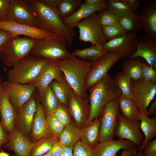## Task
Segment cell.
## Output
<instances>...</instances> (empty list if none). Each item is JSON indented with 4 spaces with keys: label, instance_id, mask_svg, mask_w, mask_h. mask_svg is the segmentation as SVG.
<instances>
[{
    "label": "cell",
    "instance_id": "1",
    "mask_svg": "<svg viewBox=\"0 0 156 156\" xmlns=\"http://www.w3.org/2000/svg\"><path fill=\"white\" fill-rule=\"evenodd\" d=\"M29 1L38 21L40 28L53 34L64 36L67 40V45H71L77 33L63 23L56 8L47 4L43 0Z\"/></svg>",
    "mask_w": 156,
    "mask_h": 156
},
{
    "label": "cell",
    "instance_id": "2",
    "mask_svg": "<svg viewBox=\"0 0 156 156\" xmlns=\"http://www.w3.org/2000/svg\"><path fill=\"white\" fill-rule=\"evenodd\" d=\"M89 90L90 113L88 123L99 118L107 104L118 98L122 94L113 78L108 73Z\"/></svg>",
    "mask_w": 156,
    "mask_h": 156
},
{
    "label": "cell",
    "instance_id": "3",
    "mask_svg": "<svg viewBox=\"0 0 156 156\" xmlns=\"http://www.w3.org/2000/svg\"><path fill=\"white\" fill-rule=\"evenodd\" d=\"M59 66L71 88L81 98H88L85 82L92 62L77 58L72 55L69 57L58 60Z\"/></svg>",
    "mask_w": 156,
    "mask_h": 156
},
{
    "label": "cell",
    "instance_id": "4",
    "mask_svg": "<svg viewBox=\"0 0 156 156\" xmlns=\"http://www.w3.org/2000/svg\"><path fill=\"white\" fill-rule=\"evenodd\" d=\"M49 59L31 54L16 63L7 73V81L22 84L35 83Z\"/></svg>",
    "mask_w": 156,
    "mask_h": 156
},
{
    "label": "cell",
    "instance_id": "5",
    "mask_svg": "<svg viewBox=\"0 0 156 156\" xmlns=\"http://www.w3.org/2000/svg\"><path fill=\"white\" fill-rule=\"evenodd\" d=\"M67 45L65 37L54 34L44 38L36 39L30 54L49 59L62 60L71 55L68 51Z\"/></svg>",
    "mask_w": 156,
    "mask_h": 156
},
{
    "label": "cell",
    "instance_id": "6",
    "mask_svg": "<svg viewBox=\"0 0 156 156\" xmlns=\"http://www.w3.org/2000/svg\"><path fill=\"white\" fill-rule=\"evenodd\" d=\"M35 41L36 39L27 36H13L0 54L3 64L7 67H12L30 54Z\"/></svg>",
    "mask_w": 156,
    "mask_h": 156
},
{
    "label": "cell",
    "instance_id": "7",
    "mask_svg": "<svg viewBox=\"0 0 156 156\" xmlns=\"http://www.w3.org/2000/svg\"><path fill=\"white\" fill-rule=\"evenodd\" d=\"M75 27L79 29L80 41L88 42L92 45L103 48L107 40L99 23L97 12L77 23Z\"/></svg>",
    "mask_w": 156,
    "mask_h": 156
},
{
    "label": "cell",
    "instance_id": "8",
    "mask_svg": "<svg viewBox=\"0 0 156 156\" xmlns=\"http://www.w3.org/2000/svg\"><path fill=\"white\" fill-rule=\"evenodd\" d=\"M120 112L118 98L111 101L105 105L100 117L99 142L114 140Z\"/></svg>",
    "mask_w": 156,
    "mask_h": 156
},
{
    "label": "cell",
    "instance_id": "9",
    "mask_svg": "<svg viewBox=\"0 0 156 156\" xmlns=\"http://www.w3.org/2000/svg\"><path fill=\"white\" fill-rule=\"evenodd\" d=\"M130 88L131 98L140 113L147 115L148 107L156 94V83L141 79L135 81L131 80Z\"/></svg>",
    "mask_w": 156,
    "mask_h": 156
},
{
    "label": "cell",
    "instance_id": "10",
    "mask_svg": "<svg viewBox=\"0 0 156 156\" xmlns=\"http://www.w3.org/2000/svg\"><path fill=\"white\" fill-rule=\"evenodd\" d=\"M1 86L16 112L29 100L37 87L36 83L22 84L7 81H2Z\"/></svg>",
    "mask_w": 156,
    "mask_h": 156
},
{
    "label": "cell",
    "instance_id": "11",
    "mask_svg": "<svg viewBox=\"0 0 156 156\" xmlns=\"http://www.w3.org/2000/svg\"><path fill=\"white\" fill-rule=\"evenodd\" d=\"M120 59L117 54L108 52L96 61L92 62L85 82L87 91L103 78L112 66Z\"/></svg>",
    "mask_w": 156,
    "mask_h": 156
},
{
    "label": "cell",
    "instance_id": "12",
    "mask_svg": "<svg viewBox=\"0 0 156 156\" xmlns=\"http://www.w3.org/2000/svg\"><path fill=\"white\" fill-rule=\"evenodd\" d=\"M8 19L40 28L38 21L29 0H11Z\"/></svg>",
    "mask_w": 156,
    "mask_h": 156
},
{
    "label": "cell",
    "instance_id": "13",
    "mask_svg": "<svg viewBox=\"0 0 156 156\" xmlns=\"http://www.w3.org/2000/svg\"><path fill=\"white\" fill-rule=\"evenodd\" d=\"M88 98L80 97L70 87L69 92L68 110L76 125L83 128L88 122L90 113V106Z\"/></svg>",
    "mask_w": 156,
    "mask_h": 156
},
{
    "label": "cell",
    "instance_id": "14",
    "mask_svg": "<svg viewBox=\"0 0 156 156\" xmlns=\"http://www.w3.org/2000/svg\"><path fill=\"white\" fill-rule=\"evenodd\" d=\"M137 33L127 32L120 37L106 42L103 48L107 52L118 54L120 59L127 58L135 51Z\"/></svg>",
    "mask_w": 156,
    "mask_h": 156
},
{
    "label": "cell",
    "instance_id": "15",
    "mask_svg": "<svg viewBox=\"0 0 156 156\" xmlns=\"http://www.w3.org/2000/svg\"><path fill=\"white\" fill-rule=\"evenodd\" d=\"M37 96L34 92L29 100L16 112L15 129L29 139L34 116L37 110Z\"/></svg>",
    "mask_w": 156,
    "mask_h": 156
},
{
    "label": "cell",
    "instance_id": "16",
    "mask_svg": "<svg viewBox=\"0 0 156 156\" xmlns=\"http://www.w3.org/2000/svg\"><path fill=\"white\" fill-rule=\"evenodd\" d=\"M119 139L132 142L139 148L144 139L141 132L140 121H132L125 119L121 113L119 114L118 124L114 136Z\"/></svg>",
    "mask_w": 156,
    "mask_h": 156
},
{
    "label": "cell",
    "instance_id": "17",
    "mask_svg": "<svg viewBox=\"0 0 156 156\" xmlns=\"http://www.w3.org/2000/svg\"><path fill=\"white\" fill-rule=\"evenodd\" d=\"M0 29L10 33L13 36L22 35L36 40L47 38L54 34L38 27L9 19L0 21Z\"/></svg>",
    "mask_w": 156,
    "mask_h": 156
},
{
    "label": "cell",
    "instance_id": "18",
    "mask_svg": "<svg viewBox=\"0 0 156 156\" xmlns=\"http://www.w3.org/2000/svg\"><path fill=\"white\" fill-rule=\"evenodd\" d=\"M138 13L141 21L144 34L156 39V1H147L139 8Z\"/></svg>",
    "mask_w": 156,
    "mask_h": 156
},
{
    "label": "cell",
    "instance_id": "19",
    "mask_svg": "<svg viewBox=\"0 0 156 156\" xmlns=\"http://www.w3.org/2000/svg\"><path fill=\"white\" fill-rule=\"evenodd\" d=\"M135 46V51L129 57H141L156 69V40L144 34H137Z\"/></svg>",
    "mask_w": 156,
    "mask_h": 156
},
{
    "label": "cell",
    "instance_id": "20",
    "mask_svg": "<svg viewBox=\"0 0 156 156\" xmlns=\"http://www.w3.org/2000/svg\"><path fill=\"white\" fill-rule=\"evenodd\" d=\"M58 60L49 59L46 66L35 82L40 101L44 92L51 82L53 80L62 81L65 77L58 63Z\"/></svg>",
    "mask_w": 156,
    "mask_h": 156
},
{
    "label": "cell",
    "instance_id": "21",
    "mask_svg": "<svg viewBox=\"0 0 156 156\" xmlns=\"http://www.w3.org/2000/svg\"><path fill=\"white\" fill-rule=\"evenodd\" d=\"M8 140L4 147L14 152L13 156H30L35 143L31 142L22 132L15 129L9 134Z\"/></svg>",
    "mask_w": 156,
    "mask_h": 156
},
{
    "label": "cell",
    "instance_id": "22",
    "mask_svg": "<svg viewBox=\"0 0 156 156\" xmlns=\"http://www.w3.org/2000/svg\"><path fill=\"white\" fill-rule=\"evenodd\" d=\"M0 82V120L3 130L8 134L15 129L16 111Z\"/></svg>",
    "mask_w": 156,
    "mask_h": 156
},
{
    "label": "cell",
    "instance_id": "23",
    "mask_svg": "<svg viewBox=\"0 0 156 156\" xmlns=\"http://www.w3.org/2000/svg\"><path fill=\"white\" fill-rule=\"evenodd\" d=\"M37 104V110L34 116L29 138L32 143H35L43 138H50L54 136L48 128L44 111L38 95Z\"/></svg>",
    "mask_w": 156,
    "mask_h": 156
},
{
    "label": "cell",
    "instance_id": "24",
    "mask_svg": "<svg viewBox=\"0 0 156 156\" xmlns=\"http://www.w3.org/2000/svg\"><path fill=\"white\" fill-rule=\"evenodd\" d=\"M135 146L131 141L120 139L99 142L92 148L94 156H115L121 149H126Z\"/></svg>",
    "mask_w": 156,
    "mask_h": 156
},
{
    "label": "cell",
    "instance_id": "25",
    "mask_svg": "<svg viewBox=\"0 0 156 156\" xmlns=\"http://www.w3.org/2000/svg\"><path fill=\"white\" fill-rule=\"evenodd\" d=\"M106 8V3L91 6H84L82 4L71 15L62 20L68 27L73 30L75 25L77 23L91 15Z\"/></svg>",
    "mask_w": 156,
    "mask_h": 156
},
{
    "label": "cell",
    "instance_id": "26",
    "mask_svg": "<svg viewBox=\"0 0 156 156\" xmlns=\"http://www.w3.org/2000/svg\"><path fill=\"white\" fill-rule=\"evenodd\" d=\"M100 123V117L88 123L84 128L80 140L93 148L99 143Z\"/></svg>",
    "mask_w": 156,
    "mask_h": 156
},
{
    "label": "cell",
    "instance_id": "27",
    "mask_svg": "<svg viewBox=\"0 0 156 156\" xmlns=\"http://www.w3.org/2000/svg\"><path fill=\"white\" fill-rule=\"evenodd\" d=\"M144 61V60L140 57H129L124 60L121 72L132 80L140 79Z\"/></svg>",
    "mask_w": 156,
    "mask_h": 156
},
{
    "label": "cell",
    "instance_id": "28",
    "mask_svg": "<svg viewBox=\"0 0 156 156\" xmlns=\"http://www.w3.org/2000/svg\"><path fill=\"white\" fill-rule=\"evenodd\" d=\"M140 122V128L144 136V141L138 148L139 150L143 151L146 144L154 138L156 136V117L150 118L148 116L141 113L139 116Z\"/></svg>",
    "mask_w": 156,
    "mask_h": 156
},
{
    "label": "cell",
    "instance_id": "29",
    "mask_svg": "<svg viewBox=\"0 0 156 156\" xmlns=\"http://www.w3.org/2000/svg\"><path fill=\"white\" fill-rule=\"evenodd\" d=\"M118 103L120 112L125 119L132 121H140V113L132 99L121 94L118 98Z\"/></svg>",
    "mask_w": 156,
    "mask_h": 156
},
{
    "label": "cell",
    "instance_id": "30",
    "mask_svg": "<svg viewBox=\"0 0 156 156\" xmlns=\"http://www.w3.org/2000/svg\"><path fill=\"white\" fill-rule=\"evenodd\" d=\"M83 130L84 128L78 127L71 120L70 124L64 127L59 141L65 146L73 147L80 140Z\"/></svg>",
    "mask_w": 156,
    "mask_h": 156
},
{
    "label": "cell",
    "instance_id": "31",
    "mask_svg": "<svg viewBox=\"0 0 156 156\" xmlns=\"http://www.w3.org/2000/svg\"><path fill=\"white\" fill-rule=\"evenodd\" d=\"M60 103L67 109L69 102V92L70 86L65 77L61 81L54 80L49 85Z\"/></svg>",
    "mask_w": 156,
    "mask_h": 156
},
{
    "label": "cell",
    "instance_id": "32",
    "mask_svg": "<svg viewBox=\"0 0 156 156\" xmlns=\"http://www.w3.org/2000/svg\"><path fill=\"white\" fill-rule=\"evenodd\" d=\"M107 52L103 48L92 45L82 49H75L71 55L76 57H78L80 59L92 62L98 60Z\"/></svg>",
    "mask_w": 156,
    "mask_h": 156
},
{
    "label": "cell",
    "instance_id": "33",
    "mask_svg": "<svg viewBox=\"0 0 156 156\" xmlns=\"http://www.w3.org/2000/svg\"><path fill=\"white\" fill-rule=\"evenodd\" d=\"M118 18L120 25L127 32L138 33L142 29L137 12H132Z\"/></svg>",
    "mask_w": 156,
    "mask_h": 156
},
{
    "label": "cell",
    "instance_id": "34",
    "mask_svg": "<svg viewBox=\"0 0 156 156\" xmlns=\"http://www.w3.org/2000/svg\"><path fill=\"white\" fill-rule=\"evenodd\" d=\"M40 102L45 115L54 114L60 103L49 85Z\"/></svg>",
    "mask_w": 156,
    "mask_h": 156
},
{
    "label": "cell",
    "instance_id": "35",
    "mask_svg": "<svg viewBox=\"0 0 156 156\" xmlns=\"http://www.w3.org/2000/svg\"><path fill=\"white\" fill-rule=\"evenodd\" d=\"M82 4L81 0H59L56 10L62 19L71 15Z\"/></svg>",
    "mask_w": 156,
    "mask_h": 156
},
{
    "label": "cell",
    "instance_id": "36",
    "mask_svg": "<svg viewBox=\"0 0 156 156\" xmlns=\"http://www.w3.org/2000/svg\"><path fill=\"white\" fill-rule=\"evenodd\" d=\"M58 141L59 139L54 136L40 140L35 143L31 152L30 156H39L46 154L53 144Z\"/></svg>",
    "mask_w": 156,
    "mask_h": 156
},
{
    "label": "cell",
    "instance_id": "37",
    "mask_svg": "<svg viewBox=\"0 0 156 156\" xmlns=\"http://www.w3.org/2000/svg\"><path fill=\"white\" fill-rule=\"evenodd\" d=\"M106 8L118 17L132 12L122 0H106Z\"/></svg>",
    "mask_w": 156,
    "mask_h": 156
},
{
    "label": "cell",
    "instance_id": "38",
    "mask_svg": "<svg viewBox=\"0 0 156 156\" xmlns=\"http://www.w3.org/2000/svg\"><path fill=\"white\" fill-rule=\"evenodd\" d=\"M113 79L120 90L122 94L126 96L131 98L130 88L131 79L121 72L115 74L114 76Z\"/></svg>",
    "mask_w": 156,
    "mask_h": 156
},
{
    "label": "cell",
    "instance_id": "39",
    "mask_svg": "<svg viewBox=\"0 0 156 156\" xmlns=\"http://www.w3.org/2000/svg\"><path fill=\"white\" fill-rule=\"evenodd\" d=\"M48 128L54 136L59 140L64 127L54 114L45 115Z\"/></svg>",
    "mask_w": 156,
    "mask_h": 156
},
{
    "label": "cell",
    "instance_id": "40",
    "mask_svg": "<svg viewBox=\"0 0 156 156\" xmlns=\"http://www.w3.org/2000/svg\"><path fill=\"white\" fill-rule=\"evenodd\" d=\"M98 12L99 22L101 26L120 25L118 17L111 12L106 8Z\"/></svg>",
    "mask_w": 156,
    "mask_h": 156
},
{
    "label": "cell",
    "instance_id": "41",
    "mask_svg": "<svg viewBox=\"0 0 156 156\" xmlns=\"http://www.w3.org/2000/svg\"><path fill=\"white\" fill-rule=\"evenodd\" d=\"M102 29L107 40L120 37L127 32L120 25L102 26Z\"/></svg>",
    "mask_w": 156,
    "mask_h": 156
},
{
    "label": "cell",
    "instance_id": "42",
    "mask_svg": "<svg viewBox=\"0 0 156 156\" xmlns=\"http://www.w3.org/2000/svg\"><path fill=\"white\" fill-rule=\"evenodd\" d=\"M54 114L64 127L71 122V116L68 109L61 103H59Z\"/></svg>",
    "mask_w": 156,
    "mask_h": 156
},
{
    "label": "cell",
    "instance_id": "43",
    "mask_svg": "<svg viewBox=\"0 0 156 156\" xmlns=\"http://www.w3.org/2000/svg\"><path fill=\"white\" fill-rule=\"evenodd\" d=\"M140 79L153 83H156V69L145 61L142 69Z\"/></svg>",
    "mask_w": 156,
    "mask_h": 156
},
{
    "label": "cell",
    "instance_id": "44",
    "mask_svg": "<svg viewBox=\"0 0 156 156\" xmlns=\"http://www.w3.org/2000/svg\"><path fill=\"white\" fill-rule=\"evenodd\" d=\"M73 156H94L92 148L80 140L77 141L73 146Z\"/></svg>",
    "mask_w": 156,
    "mask_h": 156
},
{
    "label": "cell",
    "instance_id": "45",
    "mask_svg": "<svg viewBox=\"0 0 156 156\" xmlns=\"http://www.w3.org/2000/svg\"><path fill=\"white\" fill-rule=\"evenodd\" d=\"M144 156H156V139L148 142L144 149Z\"/></svg>",
    "mask_w": 156,
    "mask_h": 156
},
{
    "label": "cell",
    "instance_id": "46",
    "mask_svg": "<svg viewBox=\"0 0 156 156\" xmlns=\"http://www.w3.org/2000/svg\"><path fill=\"white\" fill-rule=\"evenodd\" d=\"M11 0H0V21L8 19V14Z\"/></svg>",
    "mask_w": 156,
    "mask_h": 156
},
{
    "label": "cell",
    "instance_id": "47",
    "mask_svg": "<svg viewBox=\"0 0 156 156\" xmlns=\"http://www.w3.org/2000/svg\"><path fill=\"white\" fill-rule=\"evenodd\" d=\"M66 147L58 141L53 144L51 149L47 153L50 154L52 156H60Z\"/></svg>",
    "mask_w": 156,
    "mask_h": 156
},
{
    "label": "cell",
    "instance_id": "48",
    "mask_svg": "<svg viewBox=\"0 0 156 156\" xmlns=\"http://www.w3.org/2000/svg\"><path fill=\"white\" fill-rule=\"evenodd\" d=\"M12 37V35L10 33L0 29V54Z\"/></svg>",
    "mask_w": 156,
    "mask_h": 156
},
{
    "label": "cell",
    "instance_id": "49",
    "mask_svg": "<svg viewBox=\"0 0 156 156\" xmlns=\"http://www.w3.org/2000/svg\"><path fill=\"white\" fill-rule=\"evenodd\" d=\"M123 2L132 12H137L139 8L140 2L138 0H122Z\"/></svg>",
    "mask_w": 156,
    "mask_h": 156
},
{
    "label": "cell",
    "instance_id": "50",
    "mask_svg": "<svg viewBox=\"0 0 156 156\" xmlns=\"http://www.w3.org/2000/svg\"><path fill=\"white\" fill-rule=\"evenodd\" d=\"M9 134L3 129L1 125L0 115V150L2 149L3 146L8 142L9 138Z\"/></svg>",
    "mask_w": 156,
    "mask_h": 156
},
{
    "label": "cell",
    "instance_id": "51",
    "mask_svg": "<svg viewBox=\"0 0 156 156\" xmlns=\"http://www.w3.org/2000/svg\"><path fill=\"white\" fill-rule=\"evenodd\" d=\"M106 0H86L82 3L84 6H94L100 4L106 3Z\"/></svg>",
    "mask_w": 156,
    "mask_h": 156
},
{
    "label": "cell",
    "instance_id": "52",
    "mask_svg": "<svg viewBox=\"0 0 156 156\" xmlns=\"http://www.w3.org/2000/svg\"><path fill=\"white\" fill-rule=\"evenodd\" d=\"M147 114L149 115H156V99L154 100L150 105L149 108L147 109Z\"/></svg>",
    "mask_w": 156,
    "mask_h": 156
},
{
    "label": "cell",
    "instance_id": "53",
    "mask_svg": "<svg viewBox=\"0 0 156 156\" xmlns=\"http://www.w3.org/2000/svg\"><path fill=\"white\" fill-rule=\"evenodd\" d=\"M135 148V146L127 149H123L120 156H132Z\"/></svg>",
    "mask_w": 156,
    "mask_h": 156
},
{
    "label": "cell",
    "instance_id": "54",
    "mask_svg": "<svg viewBox=\"0 0 156 156\" xmlns=\"http://www.w3.org/2000/svg\"><path fill=\"white\" fill-rule=\"evenodd\" d=\"M72 146H66L60 156H73Z\"/></svg>",
    "mask_w": 156,
    "mask_h": 156
},
{
    "label": "cell",
    "instance_id": "55",
    "mask_svg": "<svg viewBox=\"0 0 156 156\" xmlns=\"http://www.w3.org/2000/svg\"><path fill=\"white\" fill-rule=\"evenodd\" d=\"M0 156H12L11 154L4 151L2 149L0 150Z\"/></svg>",
    "mask_w": 156,
    "mask_h": 156
},
{
    "label": "cell",
    "instance_id": "56",
    "mask_svg": "<svg viewBox=\"0 0 156 156\" xmlns=\"http://www.w3.org/2000/svg\"><path fill=\"white\" fill-rule=\"evenodd\" d=\"M143 151L138 150L136 153L135 156H144L143 153Z\"/></svg>",
    "mask_w": 156,
    "mask_h": 156
},
{
    "label": "cell",
    "instance_id": "57",
    "mask_svg": "<svg viewBox=\"0 0 156 156\" xmlns=\"http://www.w3.org/2000/svg\"><path fill=\"white\" fill-rule=\"evenodd\" d=\"M138 148H135L133 153L132 155V156H135V155L136 153L137 152V151H138Z\"/></svg>",
    "mask_w": 156,
    "mask_h": 156
},
{
    "label": "cell",
    "instance_id": "58",
    "mask_svg": "<svg viewBox=\"0 0 156 156\" xmlns=\"http://www.w3.org/2000/svg\"><path fill=\"white\" fill-rule=\"evenodd\" d=\"M39 156H52L51 154L48 153H47L46 154L42 155Z\"/></svg>",
    "mask_w": 156,
    "mask_h": 156
},
{
    "label": "cell",
    "instance_id": "59",
    "mask_svg": "<svg viewBox=\"0 0 156 156\" xmlns=\"http://www.w3.org/2000/svg\"><path fill=\"white\" fill-rule=\"evenodd\" d=\"M1 55H0V64H1Z\"/></svg>",
    "mask_w": 156,
    "mask_h": 156
},
{
    "label": "cell",
    "instance_id": "60",
    "mask_svg": "<svg viewBox=\"0 0 156 156\" xmlns=\"http://www.w3.org/2000/svg\"><path fill=\"white\" fill-rule=\"evenodd\" d=\"M2 81V79L0 77V82Z\"/></svg>",
    "mask_w": 156,
    "mask_h": 156
}]
</instances>
